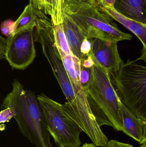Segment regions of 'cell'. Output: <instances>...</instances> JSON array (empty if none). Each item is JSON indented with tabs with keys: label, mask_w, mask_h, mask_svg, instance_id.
<instances>
[{
	"label": "cell",
	"mask_w": 146,
	"mask_h": 147,
	"mask_svg": "<svg viewBox=\"0 0 146 147\" xmlns=\"http://www.w3.org/2000/svg\"><path fill=\"white\" fill-rule=\"evenodd\" d=\"M145 136L146 137V119L145 120Z\"/></svg>",
	"instance_id": "cell-28"
},
{
	"label": "cell",
	"mask_w": 146,
	"mask_h": 147,
	"mask_svg": "<svg viewBox=\"0 0 146 147\" xmlns=\"http://www.w3.org/2000/svg\"><path fill=\"white\" fill-rule=\"evenodd\" d=\"M14 112L10 108H6L2 110L0 113V123L4 124L5 123L8 122L14 117Z\"/></svg>",
	"instance_id": "cell-20"
},
{
	"label": "cell",
	"mask_w": 146,
	"mask_h": 147,
	"mask_svg": "<svg viewBox=\"0 0 146 147\" xmlns=\"http://www.w3.org/2000/svg\"><path fill=\"white\" fill-rule=\"evenodd\" d=\"M106 147H134L132 145L115 140L109 141Z\"/></svg>",
	"instance_id": "cell-23"
},
{
	"label": "cell",
	"mask_w": 146,
	"mask_h": 147,
	"mask_svg": "<svg viewBox=\"0 0 146 147\" xmlns=\"http://www.w3.org/2000/svg\"><path fill=\"white\" fill-rule=\"evenodd\" d=\"M141 147H146V139L141 144Z\"/></svg>",
	"instance_id": "cell-26"
},
{
	"label": "cell",
	"mask_w": 146,
	"mask_h": 147,
	"mask_svg": "<svg viewBox=\"0 0 146 147\" xmlns=\"http://www.w3.org/2000/svg\"><path fill=\"white\" fill-rule=\"evenodd\" d=\"M143 4H144V8H145V12L146 14V0H142Z\"/></svg>",
	"instance_id": "cell-27"
},
{
	"label": "cell",
	"mask_w": 146,
	"mask_h": 147,
	"mask_svg": "<svg viewBox=\"0 0 146 147\" xmlns=\"http://www.w3.org/2000/svg\"><path fill=\"white\" fill-rule=\"evenodd\" d=\"M35 40L41 45L43 54L48 60L67 99V102L64 104L65 106L76 122L78 106L74 92L61 56L55 44L53 25L49 19H41L35 28Z\"/></svg>",
	"instance_id": "cell-5"
},
{
	"label": "cell",
	"mask_w": 146,
	"mask_h": 147,
	"mask_svg": "<svg viewBox=\"0 0 146 147\" xmlns=\"http://www.w3.org/2000/svg\"><path fill=\"white\" fill-rule=\"evenodd\" d=\"M81 147H99L95 145V144L93 143H86L83 144Z\"/></svg>",
	"instance_id": "cell-25"
},
{
	"label": "cell",
	"mask_w": 146,
	"mask_h": 147,
	"mask_svg": "<svg viewBox=\"0 0 146 147\" xmlns=\"http://www.w3.org/2000/svg\"><path fill=\"white\" fill-rule=\"evenodd\" d=\"M64 0H54L55 19L52 21L53 25H58L63 23V13L62 7Z\"/></svg>",
	"instance_id": "cell-16"
},
{
	"label": "cell",
	"mask_w": 146,
	"mask_h": 147,
	"mask_svg": "<svg viewBox=\"0 0 146 147\" xmlns=\"http://www.w3.org/2000/svg\"><path fill=\"white\" fill-rule=\"evenodd\" d=\"M29 3L35 8L48 15L51 18V21L55 19L54 0H29Z\"/></svg>",
	"instance_id": "cell-15"
},
{
	"label": "cell",
	"mask_w": 146,
	"mask_h": 147,
	"mask_svg": "<svg viewBox=\"0 0 146 147\" xmlns=\"http://www.w3.org/2000/svg\"><path fill=\"white\" fill-rule=\"evenodd\" d=\"M43 12L38 10L29 3L22 13L15 21V32L27 29L34 28L37 26L39 19L44 15Z\"/></svg>",
	"instance_id": "cell-13"
},
{
	"label": "cell",
	"mask_w": 146,
	"mask_h": 147,
	"mask_svg": "<svg viewBox=\"0 0 146 147\" xmlns=\"http://www.w3.org/2000/svg\"><path fill=\"white\" fill-rule=\"evenodd\" d=\"M115 9L127 18L146 25V14L142 0H116Z\"/></svg>",
	"instance_id": "cell-12"
},
{
	"label": "cell",
	"mask_w": 146,
	"mask_h": 147,
	"mask_svg": "<svg viewBox=\"0 0 146 147\" xmlns=\"http://www.w3.org/2000/svg\"><path fill=\"white\" fill-rule=\"evenodd\" d=\"M35 28L14 33L6 39L5 59L13 69H25L34 60Z\"/></svg>",
	"instance_id": "cell-7"
},
{
	"label": "cell",
	"mask_w": 146,
	"mask_h": 147,
	"mask_svg": "<svg viewBox=\"0 0 146 147\" xmlns=\"http://www.w3.org/2000/svg\"><path fill=\"white\" fill-rule=\"evenodd\" d=\"M93 39L86 38L81 45V52L84 56L85 59L92 54V49Z\"/></svg>",
	"instance_id": "cell-19"
},
{
	"label": "cell",
	"mask_w": 146,
	"mask_h": 147,
	"mask_svg": "<svg viewBox=\"0 0 146 147\" xmlns=\"http://www.w3.org/2000/svg\"><path fill=\"white\" fill-rule=\"evenodd\" d=\"M105 12L132 32L141 41L143 45L141 55L136 61L141 60L146 63V25L130 20L117 12L115 8L102 7Z\"/></svg>",
	"instance_id": "cell-10"
},
{
	"label": "cell",
	"mask_w": 146,
	"mask_h": 147,
	"mask_svg": "<svg viewBox=\"0 0 146 147\" xmlns=\"http://www.w3.org/2000/svg\"><path fill=\"white\" fill-rule=\"evenodd\" d=\"M62 10L88 38L117 42L132 39V35L120 30L96 0H64Z\"/></svg>",
	"instance_id": "cell-2"
},
{
	"label": "cell",
	"mask_w": 146,
	"mask_h": 147,
	"mask_svg": "<svg viewBox=\"0 0 146 147\" xmlns=\"http://www.w3.org/2000/svg\"><path fill=\"white\" fill-rule=\"evenodd\" d=\"M94 64L95 63L92 54L81 61V66H83L85 68H92L93 67Z\"/></svg>",
	"instance_id": "cell-21"
},
{
	"label": "cell",
	"mask_w": 146,
	"mask_h": 147,
	"mask_svg": "<svg viewBox=\"0 0 146 147\" xmlns=\"http://www.w3.org/2000/svg\"><path fill=\"white\" fill-rule=\"evenodd\" d=\"M93 58L95 64L92 68L91 78L85 89L88 103L100 127L107 125L122 131L120 98L112 84L111 74Z\"/></svg>",
	"instance_id": "cell-3"
},
{
	"label": "cell",
	"mask_w": 146,
	"mask_h": 147,
	"mask_svg": "<svg viewBox=\"0 0 146 147\" xmlns=\"http://www.w3.org/2000/svg\"><path fill=\"white\" fill-rule=\"evenodd\" d=\"M3 99L2 109L10 108L21 134L36 147H57L52 145L45 117L37 97L26 90L17 80Z\"/></svg>",
	"instance_id": "cell-1"
},
{
	"label": "cell",
	"mask_w": 146,
	"mask_h": 147,
	"mask_svg": "<svg viewBox=\"0 0 146 147\" xmlns=\"http://www.w3.org/2000/svg\"><path fill=\"white\" fill-rule=\"evenodd\" d=\"M63 26L73 56L81 61L85 59L81 52V47L85 35L66 14L63 13Z\"/></svg>",
	"instance_id": "cell-11"
},
{
	"label": "cell",
	"mask_w": 146,
	"mask_h": 147,
	"mask_svg": "<svg viewBox=\"0 0 146 147\" xmlns=\"http://www.w3.org/2000/svg\"><path fill=\"white\" fill-rule=\"evenodd\" d=\"M1 28L2 33L3 35L9 37L15 32V22L10 20L5 21L1 24Z\"/></svg>",
	"instance_id": "cell-18"
},
{
	"label": "cell",
	"mask_w": 146,
	"mask_h": 147,
	"mask_svg": "<svg viewBox=\"0 0 146 147\" xmlns=\"http://www.w3.org/2000/svg\"><path fill=\"white\" fill-rule=\"evenodd\" d=\"M7 47L6 39L1 37V45H0V57L1 59L5 58V53Z\"/></svg>",
	"instance_id": "cell-24"
},
{
	"label": "cell",
	"mask_w": 146,
	"mask_h": 147,
	"mask_svg": "<svg viewBox=\"0 0 146 147\" xmlns=\"http://www.w3.org/2000/svg\"><path fill=\"white\" fill-rule=\"evenodd\" d=\"M92 54L101 66L111 74L116 73L123 63L120 57L116 41L93 39Z\"/></svg>",
	"instance_id": "cell-8"
},
{
	"label": "cell",
	"mask_w": 146,
	"mask_h": 147,
	"mask_svg": "<svg viewBox=\"0 0 146 147\" xmlns=\"http://www.w3.org/2000/svg\"><path fill=\"white\" fill-rule=\"evenodd\" d=\"M92 76V68H87L81 66L79 80L84 89L88 85Z\"/></svg>",
	"instance_id": "cell-17"
},
{
	"label": "cell",
	"mask_w": 146,
	"mask_h": 147,
	"mask_svg": "<svg viewBox=\"0 0 146 147\" xmlns=\"http://www.w3.org/2000/svg\"><path fill=\"white\" fill-rule=\"evenodd\" d=\"M45 117L47 128L57 146L80 147L81 128L75 121L64 105L43 93L38 95Z\"/></svg>",
	"instance_id": "cell-6"
},
{
	"label": "cell",
	"mask_w": 146,
	"mask_h": 147,
	"mask_svg": "<svg viewBox=\"0 0 146 147\" xmlns=\"http://www.w3.org/2000/svg\"><path fill=\"white\" fill-rule=\"evenodd\" d=\"M60 147H64V146H61Z\"/></svg>",
	"instance_id": "cell-29"
},
{
	"label": "cell",
	"mask_w": 146,
	"mask_h": 147,
	"mask_svg": "<svg viewBox=\"0 0 146 147\" xmlns=\"http://www.w3.org/2000/svg\"><path fill=\"white\" fill-rule=\"evenodd\" d=\"M127 60L111 74L121 102L139 118L146 119V66Z\"/></svg>",
	"instance_id": "cell-4"
},
{
	"label": "cell",
	"mask_w": 146,
	"mask_h": 147,
	"mask_svg": "<svg viewBox=\"0 0 146 147\" xmlns=\"http://www.w3.org/2000/svg\"><path fill=\"white\" fill-rule=\"evenodd\" d=\"M96 1L102 7L115 8L116 0H96Z\"/></svg>",
	"instance_id": "cell-22"
},
{
	"label": "cell",
	"mask_w": 146,
	"mask_h": 147,
	"mask_svg": "<svg viewBox=\"0 0 146 147\" xmlns=\"http://www.w3.org/2000/svg\"><path fill=\"white\" fill-rule=\"evenodd\" d=\"M55 44L61 56L73 55L62 24L53 25Z\"/></svg>",
	"instance_id": "cell-14"
},
{
	"label": "cell",
	"mask_w": 146,
	"mask_h": 147,
	"mask_svg": "<svg viewBox=\"0 0 146 147\" xmlns=\"http://www.w3.org/2000/svg\"><path fill=\"white\" fill-rule=\"evenodd\" d=\"M122 118V131L124 134L141 144L145 139V125L139 118L119 99Z\"/></svg>",
	"instance_id": "cell-9"
}]
</instances>
